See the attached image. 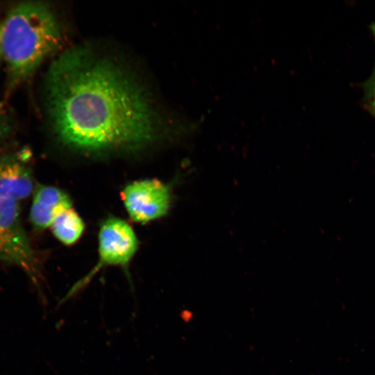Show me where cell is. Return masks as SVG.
<instances>
[{
  "label": "cell",
  "mask_w": 375,
  "mask_h": 375,
  "mask_svg": "<svg viewBox=\"0 0 375 375\" xmlns=\"http://www.w3.org/2000/svg\"><path fill=\"white\" fill-rule=\"evenodd\" d=\"M61 27L52 9L40 1L14 6L1 22L2 60L12 85L30 77L58 47Z\"/></svg>",
  "instance_id": "2"
},
{
  "label": "cell",
  "mask_w": 375,
  "mask_h": 375,
  "mask_svg": "<svg viewBox=\"0 0 375 375\" xmlns=\"http://www.w3.org/2000/svg\"><path fill=\"white\" fill-rule=\"evenodd\" d=\"M370 28H371V30H372L373 34H374V36H375V24H372L371 25V27H370Z\"/></svg>",
  "instance_id": "13"
},
{
  "label": "cell",
  "mask_w": 375,
  "mask_h": 375,
  "mask_svg": "<svg viewBox=\"0 0 375 375\" xmlns=\"http://www.w3.org/2000/svg\"><path fill=\"white\" fill-rule=\"evenodd\" d=\"M0 260L24 271L38 285L39 262L21 222L17 201L0 197Z\"/></svg>",
  "instance_id": "4"
},
{
  "label": "cell",
  "mask_w": 375,
  "mask_h": 375,
  "mask_svg": "<svg viewBox=\"0 0 375 375\" xmlns=\"http://www.w3.org/2000/svg\"><path fill=\"white\" fill-rule=\"evenodd\" d=\"M33 189L31 155L22 149L0 155V197L18 201Z\"/></svg>",
  "instance_id": "6"
},
{
  "label": "cell",
  "mask_w": 375,
  "mask_h": 375,
  "mask_svg": "<svg viewBox=\"0 0 375 375\" xmlns=\"http://www.w3.org/2000/svg\"><path fill=\"white\" fill-rule=\"evenodd\" d=\"M365 99H372L375 96V65L369 78L363 85Z\"/></svg>",
  "instance_id": "9"
},
{
  "label": "cell",
  "mask_w": 375,
  "mask_h": 375,
  "mask_svg": "<svg viewBox=\"0 0 375 375\" xmlns=\"http://www.w3.org/2000/svg\"><path fill=\"white\" fill-rule=\"evenodd\" d=\"M9 129L8 117L3 110L0 108V142L8 133Z\"/></svg>",
  "instance_id": "10"
},
{
  "label": "cell",
  "mask_w": 375,
  "mask_h": 375,
  "mask_svg": "<svg viewBox=\"0 0 375 375\" xmlns=\"http://www.w3.org/2000/svg\"><path fill=\"white\" fill-rule=\"evenodd\" d=\"M138 240L131 226L117 217H108L98 232V261L94 267L69 289L61 303L83 289L102 268L126 267L138 249Z\"/></svg>",
  "instance_id": "3"
},
{
  "label": "cell",
  "mask_w": 375,
  "mask_h": 375,
  "mask_svg": "<svg viewBox=\"0 0 375 375\" xmlns=\"http://www.w3.org/2000/svg\"><path fill=\"white\" fill-rule=\"evenodd\" d=\"M51 229L56 238L65 245H72L81 238L85 225L73 208L60 214L53 222Z\"/></svg>",
  "instance_id": "8"
},
{
  "label": "cell",
  "mask_w": 375,
  "mask_h": 375,
  "mask_svg": "<svg viewBox=\"0 0 375 375\" xmlns=\"http://www.w3.org/2000/svg\"><path fill=\"white\" fill-rule=\"evenodd\" d=\"M72 208V201L62 189L38 185L35 189L30 210V219L38 230L51 227L54 219L62 212Z\"/></svg>",
  "instance_id": "7"
},
{
  "label": "cell",
  "mask_w": 375,
  "mask_h": 375,
  "mask_svg": "<svg viewBox=\"0 0 375 375\" xmlns=\"http://www.w3.org/2000/svg\"><path fill=\"white\" fill-rule=\"evenodd\" d=\"M1 22H0V62L2 60V51H1Z\"/></svg>",
  "instance_id": "12"
},
{
  "label": "cell",
  "mask_w": 375,
  "mask_h": 375,
  "mask_svg": "<svg viewBox=\"0 0 375 375\" xmlns=\"http://www.w3.org/2000/svg\"><path fill=\"white\" fill-rule=\"evenodd\" d=\"M372 101L370 102V110L373 113V115L375 117V96L372 98Z\"/></svg>",
  "instance_id": "11"
},
{
  "label": "cell",
  "mask_w": 375,
  "mask_h": 375,
  "mask_svg": "<svg viewBox=\"0 0 375 375\" xmlns=\"http://www.w3.org/2000/svg\"><path fill=\"white\" fill-rule=\"evenodd\" d=\"M47 110L58 142L91 157L133 155L157 143L165 125L145 90L114 60L74 48L53 61Z\"/></svg>",
  "instance_id": "1"
},
{
  "label": "cell",
  "mask_w": 375,
  "mask_h": 375,
  "mask_svg": "<svg viewBox=\"0 0 375 375\" xmlns=\"http://www.w3.org/2000/svg\"><path fill=\"white\" fill-rule=\"evenodd\" d=\"M121 197L130 219L144 224L168 213L172 190L169 184L158 178H144L127 184Z\"/></svg>",
  "instance_id": "5"
}]
</instances>
